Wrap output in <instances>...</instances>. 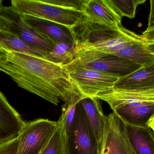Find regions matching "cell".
<instances>
[{"label": "cell", "mask_w": 154, "mask_h": 154, "mask_svg": "<svg viewBox=\"0 0 154 154\" xmlns=\"http://www.w3.org/2000/svg\"><path fill=\"white\" fill-rule=\"evenodd\" d=\"M0 71L10 76L22 88L58 105L78 103L84 98L70 78L66 66L44 58L7 52Z\"/></svg>", "instance_id": "6da1fadb"}, {"label": "cell", "mask_w": 154, "mask_h": 154, "mask_svg": "<svg viewBox=\"0 0 154 154\" xmlns=\"http://www.w3.org/2000/svg\"><path fill=\"white\" fill-rule=\"evenodd\" d=\"M76 46L75 58L83 63L93 61L120 49L142 35L126 29L93 23L84 16L69 29Z\"/></svg>", "instance_id": "7a4b0ae2"}, {"label": "cell", "mask_w": 154, "mask_h": 154, "mask_svg": "<svg viewBox=\"0 0 154 154\" xmlns=\"http://www.w3.org/2000/svg\"><path fill=\"white\" fill-rule=\"evenodd\" d=\"M11 6L21 15H29L56 23L68 29L79 24L84 13L68 10L45 2L43 0H12Z\"/></svg>", "instance_id": "3957f363"}, {"label": "cell", "mask_w": 154, "mask_h": 154, "mask_svg": "<svg viewBox=\"0 0 154 154\" xmlns=\"http://www.w3.org/2000/svg\"><path fill=\"white\" fill-rule=\"evenodd\" d=\"M65 66L70 78L84 97L95 98L100 92L114 87L120 78L115 74L88 68L75 59Z\"/></svg>", "instance_id": "277c9868"}, {"label": "cell", "mask_w": 154, "mask_h": 154, "mask_svg": "<svg viewBox=\"0 0 154 154\" xmlns=\"http://www.w3.org/2000/svg\"><path fill=\"white\" fill-rule=\"evenodd\" d=\"M0 31L14 35L46 52H51L54 48V44L25 22L12 6H3L0 9Z\"/></svg>", "instance_id": "5b68a950"}, {"label": "cell", "mask_w": 154, "mask_h": 154, "mask_svg": "<svg viewBox=\"0 0 154 154\" xmlns=\"http://www.w3.org/2000/svg\"><path fill=\"white\" fill-rule=\"evenodd\" d=\"M66 154H99L97 142L79 102L71 131L66 137Z\"/></svg>", "instance_id": "8992f818"}, {"label": "cell", "mask_w": 154, "mask_h": 154, "mask_svg": "<svg viewBox=\"0 0 154 154\" xmlns=\"http://www.w3.org/2000/svg\"><path fill=\"white\" fill-rule=\"evenodd\" d=\"M57 128V123L47 119L25 122L20 134L17 154H40Z\"/></svg>", "instance_id": "52a82bcc"}, {"label": "cell", "mask_w": 154, "mask_h": 154, "mask_svg": "<svg viewBox=\"0 0 154 154\" xmlns=\"http://www.w3.org/2000/svg\"><path fill=\"white\" fill-rule=\"evenodd\" d=\"M99 154H136L128 139L125 124L114 112L106 116Z\"/></svg>", "instance_id": "ba28073f"}, {"label": "cell", "mask_w": 154, "mask_h": 154, "mask_svg": "<svg viewBox=\"0 0 154 154\" xmlns=\"http://www.w3.org/2000/svg\"><path fill=\"white\" fill-rule=\"evenodd\" d=\"M107 103L113 111L125 105H154V90L137 91L112 88L95 97Z\"/></svg>", "instance_id": "9c48e42d"}, {"label": "cell", "mask_w": 154, "mask_h": 154, "mask_svg": "<svg viewBox=\"0 0 154 154\" xmlns=\"http://www.w3.org/2000/svg\"><path fill=\"white\" fill-rule=\"evenodd\" d=\"M25 123L0 91V144L18 137Z\"/></svg>", "instance_id": "30bf717a"}, {"label": "cell", "mask_w": 154, "mask_h": 154, "mask_svg": "<svg viewBox=\"0 0 154 154\" xmlns=\"http://www.w3.org/2000/svg\"><path fill=\"white\" fill-rule=\"evenodd\" d=\"M88 20L106 26L122 25V18L116 12L109 0H88L84 11Z\"/></svg>", "instance_id": "8fae6325"}, {"label": "cell", "mask_w": 154, "mask_h": 154, "mask_svg": "<svg viewBox=\"0 0 154 154\" xmlns=\"http://www.w3.org/2000/svg\"><path fill=\"white\" fill-rule=\"evenodd\" d=\"M82 63L88 68L115 74L120 78L128 76L143 67L128 60L113 54L106 55L88 63Z\"/></svg>", "instance_id": "7c38bea8"}, {"label": "cell", "mask_w": 154, "mask_h": 154, "mask_svg": "<svg viewBox=\"0 0 154 154\" xmlns=\"http://www.w3.org/2000/svg\"><path fill=\"white\" fill-rule=\"evenodd\" d=\"M21 16L25 22L54 45L61 42H74L69 29L65 26L29 15Z\"/></svg>", "instance_id": "4fadbf2b"}, {"label": "cell", "mask_w": 154, "mask_h": 154, "mask_svg": "<svg viewBox=\"0 0 154 154\" xmlns=\"http://www.w3.org/2000/svg\"><path fill=\"white\" fill-rule=\"evenodd\" d=\"M114 88L137 91L154 90V63L120 78Z\"/></svg>", "instance_id": "5bb4252c"}, {"label": "cell", "mask_w": 154, "mask_h": 154, "mask_svg": "<svg viewBox=\"0 0 154 154\" xmlns=\"http://www.w3.org/2000/svg\"><path fill=\"white\" fill-rule=\"evenodd\" d=\"M79 103L86 113L89 124L97 142L100 152L103 141L106 116L103 114L98 99L84 97L79 101Z\"/></svg>", "instance_id": "9a60e30c"}, {"label": "cell", "mask_w": 154, "mask_h": 154, "mask_svg": "<svg viewBox=\"0 0 154 154\" xmlns=\"http://www.w3.org/2000/svg\"><path fill=\"white\" fill-rule=\"evenodd\" d=\"M114 112L125 124L146 127H148L147 123L154 114V105H125Z\"/></svg>", "instance_id": "2e32d148"}, {"label": "cell", "mask_w": 154, "mask_h": 154, "mask_svg": "<svg viewBox=\"0 0 154 154\" xmlns=\"http://www.w3.org/2000/svg\"><path fill=\"white\" fill-rule=\"evenodd\" d=\"M111 54L122 57L143 67L154 63V55L147 49L143 38L134 41Z\"/></svg>", "instance_id": "e0dca14e"}, {"label": "cell", "mask_w": 154, "mask_h": 154, "mask_svg": "<svg viewBox=\"0 0 154 154\" xmlns=\"http://www.w3.org/2000/svg\"><path fill=\"white\" fill-rule=\"evenodd\" d=\"M125 126L128 139L136 154H154V134L149 127Z\"/></svg>", "instance_id": "ac0fdd59"}, {"label": "cell", "mask_w": 154, "mask_h": 154, "mask_svg": "<svg viewBox=\"0 0 154 154\" xmlns=\"http://www.w3.org/2000/svg\"><path fill=\"white\" fill-rule=\"evenodd\" d=\"M0 46L7 52H16L45 59L49 53L36 49L14 35L2 31H0Z\"/></svg>", "instance_id": "d6986e66"}, {"label": "cell", "mask_w": 154, "mask_h": 154, "mask_svg": "<svg viewBox=\"0 0 154 154\" xmlns=\"http://www.w3.org/2000/svg\"><path fill=\"white\" fill-rule=\"evenodd\" d=\"M75 54L74 42H61L54 45L53 49L49 52L46 59L52 63L65 66L75 59Z\"/></svg>", "instance_id": "ffe728a7"}, {"label": "cell", "mask_w": 154, "mask_h": 154, "mask_svg": "<svg viewBox=\"0 0 154 154\" xmlns=\"http://www.w3.org/2000/svg\"><path fill=\"white\" fill-rule=\"evenodd\" d=\"M40 154H66V137L58 123L57 130Z\"/></svg>", "instance_id": "44dd1931"}, {"label": "cell", "mask_w": 154, "mask_h": 154, "mask_svg": "<svg viewBox=\"0 0 154 154\" xmlns=\"http://www.w3.org/2000/svg\"><path fill=\"white\" fill-rule=\"evenodd\" d=\"M146 2V0H109L115 11L121 18L125 16L130 19L135 18L137 6Z\"/></svg>", "instance_id": "7402d4cb"}, {"label": "cell", "mask_w": 154, "mask_h": 154, "mask_svg": "<svg viewBox=\"0 0 154 154\" xmlns=\"http://www.w3.org/2000/svg\"><path fill=\"white\" fill-rule=\"evenodd\" d=\"M75 103L67 105H63L62 113L57 123L61 126L66 137H68L72 128L76 109L77 104Z\"/></svg>", "instance_id": "603a6c76"}, {"label": "cell", "mask_w": 154, "mask_h": 154, "mask_svg": "<svg viewBox=\"0 0 154 154\" xmlns=\"http://www.w3.org/2000/svg\"><path fill=\"white\" fill-rule=\"evenodd\" d=\"M45 2L55 6L84 13L88 0H43Z\"/></svg>", "instance_id": "cb8c5ba5"}, {"label": "cell", "mask_w": 154, "mask_h": 154, "mask_svg": "<svg viewBox=\"0 0 154 154\" xmlns=\"http://www.w3.org/2000/svg\"><path fill=\"white\" fill-rule=\"evenodd\" d=\"M20 135L0 144V154H17L20 145Z\"/></svg>", "instance_id": "d4e9b609"}, {"label": "cell", "mask_w": 154, "mask_h": 154, "mask_svg": "<svg viewBox=\"0 0 154 154\" xmlns=\"http://www.w3.org/2000/svg\"><path fill=\"white\" fill-rule=\"evenodd\" d=\"M142 36L146 42H154V27L146 30L143 32Z\"/></svg>", "instance_id": "484cf974"}, {"label": "cell", "mask_w": 154, "mask_h": 154, "mask_svg": "<svg viewBox=\"0 0 154 154\" xmlns=\"http://www.w3.org/2000/svg\"><path fill=\"white\" fill-rule=\"evenodd\" d=\"M150 2V12L148 17V26L146 30L154 27V0H151Z\"/></svg>", "instance_id": "4316f807"}, {"label": "cell", "mask_w": 154, "mask_h": 154, "mask_svg": "<svg viewBox=\"0 0 154 154\" xmlns=\"http://www.w3.org/2000/svg\"><path fill=\"white\" fill-rule=\"evenodd\" d=\"M7 59V52L0 46V65L6 62Z\"/></svg>", "instance_id": "83f0119b"}, {"label": "cell", "mask_w": 154, "mask_h": 154, "mask_svg": "<svg viewBox=\"0 0 154 154\" xmlns=\"http://www.w3.org/2000/svg\"><path fill=\"white\" fill-rule=\"evenodd\" d=\"M147 125L151 128L154 134V114L152 116L147 123Z\"/></svg>", "instance_id": "f1b7e54d"}, {"label": "cell", "mask_w": 154, "mask_h": 154, "mask_svg": "<svg viewBox=\"0 0 154 154\" xmlns=\"http://www.w3.org/2000/svg\"><path fill=\"white\" fill-rule=\"evenodd\" d=\"M146 45L149 51L154 55V42H146Z\"/></svg>", "instance_id": "f546056e"}, {"label": "cell", "mask_w": 154, "mask_h": 154, "mask_svg": "<svg viewBox=\"0 0 154 154\" xmlns=\"http://www.w3.org/2000/svg\"><path fill=\"white\" fill-rule=\"evenodd\" d=\"M3 1H2V0H0V9H2L3 7V5H2Z\"/></svg>", "instance_id": "4dcf8cb0"}]
</instances>
